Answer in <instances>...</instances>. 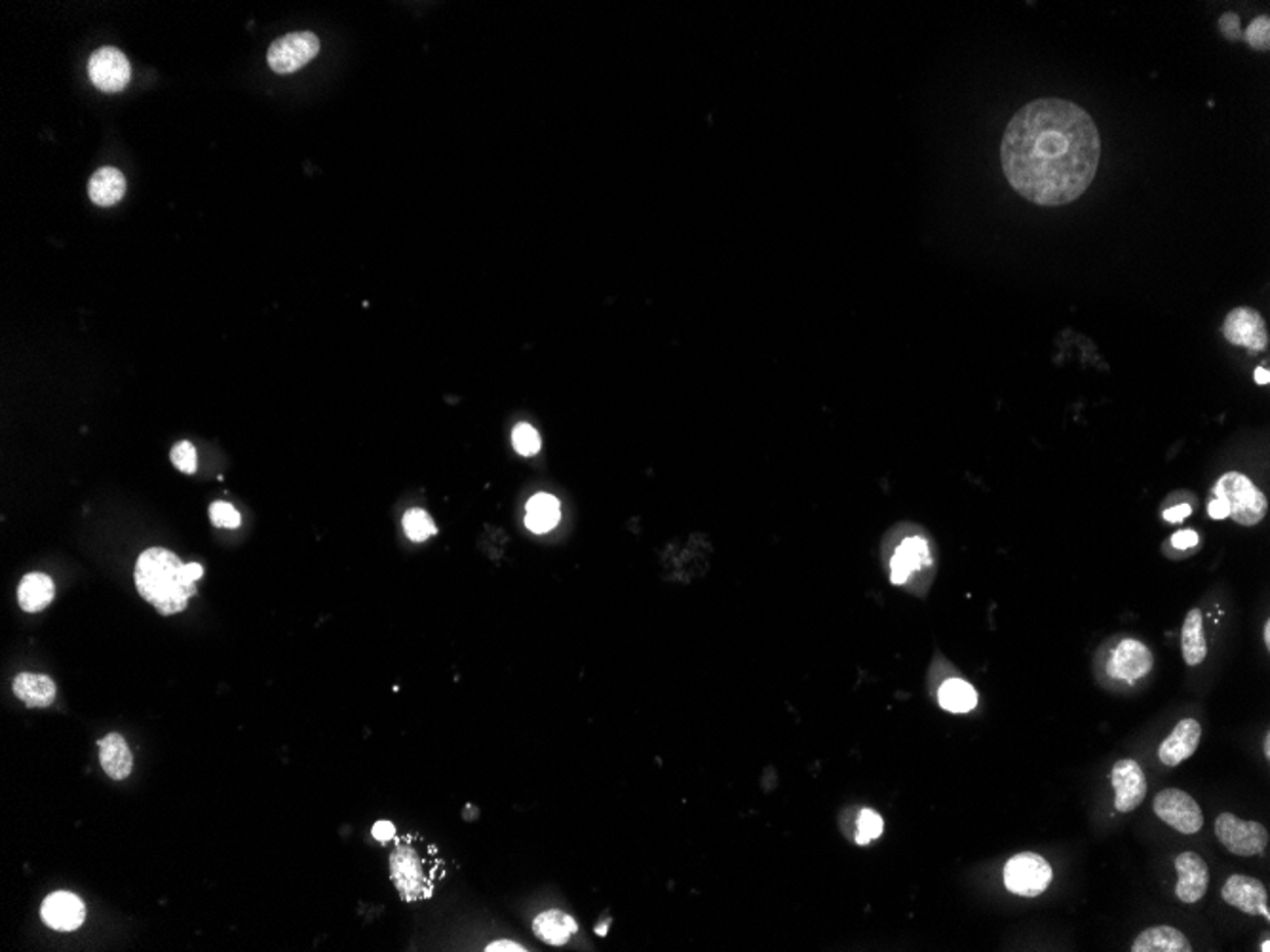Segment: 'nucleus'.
Listing matches in <instances>:
<instances>
[{
    "instance_id": "1",
    "label": "nucleus",
    "mask_w": 1270,
    "mask_h": 952,
    "mask_svg": "<svg viewBox=\"0 0 1270 952\" xmlns=\"http://www.w3.org/2000/svg\"><path fill=\"white\" fill-rule=\"evenodd\" d=\"M1102 137L1092 116L1067 99H1036L1006 126L1001 160L1008 183L1036 205H1066L1092 185Z\"/></svg>"
},
{
    "instance_id": "2",
    "label": "nucleus",
    "mask_w": 1270,
    "mask_h": 952,
    "mask_svg": "<svg viewBox=\"0 0 1270 952\" xmlns=\"http://www.w3.org/2000/svg\"><path fill=\"white\" fill-rule=\"evenodd\" d=\"M135 584L141 597L166 616L185 611L189 599L197 593V582L189 576L187 565L164 548H151L141 554L135 567Z\"/></svg>"
},
{
    "instance_id": "3",
    "label": "nucleus",
    "mask_w": 1270,
    "mask_h": 952,
    "mask_svg": "<svg viewBox=\"0 0 1270 952\" xmlns=\"http://www.w3.org/2000/svg\"><path fill=\"white\" fill-rule=\"evenodd\" d=\"M1211 496L1225 500L1229 506V516L1240 525L1251 526L1261 523L1269 512L1267 496L1244 474L1229 472L1217 479L1211 489Z\"/></svg>"
},
{
    "instance_id": "4",
    "label": "nucleus",
    "mask_w": 1270,
    "mask_h": 952,
    "mask_svg": "<svg viewBox=\"0 0 1270 952\" xmlns=\"http://www.w3.org/2000/svg\"><path fill=\"white\" fill-rule=\"evenodd\" d=\"M1215 835L1231 854L1240 857L1263 854L1269 846V831L1261 823L1240 820L1231 812L1217 816Z\"/></svg>"
},
{
    "instance_id": "5",
    "label": "nucleus",
    "mask_w": 1270,
    "mask_h": 952,
    "mask_svg": "<svg viewBox=\"0 0 1270 952\" xmlns=\"http://www.w3.org/2000/svg\"><path fill=\"white\" fill-rule=\"evenodd\" d=\"M1052 867L1042 855L1033 852L1014 855L1004 865V886L1021 897H1036L1052 883Z\"/></svg>"
},
{
    "instance_id": "6",
    "label": "nucleus",
    "mask_w": 1270,
    "mask_h": 952,
    "mask_svg": "<svg viewBox=\"0 0 1270 952\" xmlns=\"http://www.w3.org/2000/svg\"><path fill=\"white\" fill-rule=\"evenodd\" d=\"M1155 814L1183 835H1195L1203 827V816L1199 802L1181 789H1164L1155 796Z\"/></svg>"
},
{
    "instance_id": "7",
    "label": "nucleus",
    "mask_w": 1270,
    "mask_h": 952,
    "mask_svg": "<svg viewBox=\"0 0 1270 952\" xmlns=\"http://www.w3.org/2000/svg\"><path fill=\"white\" fill-rule=\"evenodd\" d=\"M320 52V40L314 33H292L278 38L268 48V66L274 72L288 74L310 64Z\"/></svg>"
},
{
    "instance_id": "8",
    "label": "nucleus",
    "mask_w": 1270,
    "mask_h": 952,
    "mask_svg": "<svg viewBox=\"0 0 1270 952\" xmlns=\"http://www.w3.org/2000/svg\"><path fill=\"white\" fill-rule=\"evenodd\" d=\"M88 74L101 92L116 94L128 86L132 78V66L118 48L107 46L94 52V56L90 58Z\"/></svg>"
},
{
    "instance_id": "9",
    "label": "nucleus",
    "mask_w": 1270,
    "mask_h": 952,
    "mask_svg": "<svg viewBox=\"0 0 1270 952\" xmlns=\"http://www.w3.org/2000/svg\"><path fill=\"white\" fill-rule=\"evenodd\" d=\"M1225 339L1237 346H1244L1251 352H1263L1269 344V331L1263 316L1247 306L1235 308L1223 326Z\"/></svg>"
},
{
    "instance_id": "10",
    "label": "nucleus",
    "mask_w": 1270,
    "mask_h": 952,
    "mask_svg": "<svg viewBox=\"0 0 1270 952\" xmlns=\"http://www.w3.org/2000/svg\"><path fill=\"white\" fill-rule=\"evenodd\" d=\"M1223 901L1249 917L1270 920L1269 891L1257 879L1233 875L1221 889Z\"/></svg>"
},
{
    "instance_id": "11",
    "label": "nucleus",
    "mask_w": 1270,
    "mask_h": 952,
    "mask_svg": "<svg viewBox=\"0 0 1270 952\" xmlns=\"http://www.w3.org/2000/svg\"><path fill=\"white\" fill-rule=\"evenodd\" d=\"M1111 782L1114 788V806L1122 814L1134 812L1147 796V778L1132 758H1122L1112 766Z\"/></svg>"
},
{
    "instance_id": "12",
    "label": "nucleus",
    "mask_w": 1270,
    "mask_h": 952,
    "mask_svg": "<svg viewBox=\"0 0 1270 952\" xmlns=\"http://www.w3.org/2000/svg\"><path fill=\"white\" fill-rule=\"evenodd\" d=\"M1155 657L1147 645L1136 639L1120 641L1109 659V673L1120 681L1136 683L1153 671Z\"/></svg>"
},
{
    "instance_id": "13",
    "label": "nucleus",
    "mask_w": 1270,
    "mask_h": 952,
    "mask_svg": "<svg viewBox=\"0 0 1270 952\" xmlns=\"http://www.w3.org/2000/svg\"><path fill=\"white\" fill-rule=\"evenodd\" d=\"M390 867H392L394 884L400 889L401 897L405 901H417L429 895V884L423 871V863L413 848L400 846L390 857Z\"/></svg>"
},
{
    "instance_id": "14",
    "label": "nucleus",
    "mask_w": 1270,
    "mask_h": 952,
    "mask_svg": "<svg viewBox=\"0 0 1270 952\" xmlns=\"http://www.w3.org/2000/svg\"><path fill=\"white\" fill-rule=\"evenodd\" d=\"M1177 886L1175 893L1183 903H1199L1209 886V869L1202 857L1195 852H1183L1175 857Z\"/></svg>"
},
{
    "instance_id": "15",
    "label": "nucleus",
    "mask_w": 1270,
    "mask_h": 952,
    "mask_svg": "<svg viewBox=\"0 0 1270 952\" xmlns=\"http://www.w3.org/2000/svg\"><path fill=\"white\" fill-rule=\"evenodd\" d=\"M40 915L48 928L72 931L84 924L86 907L78 895L70 891H56L44 899Z\"/></svg>"
},
{
    "instance_id": "16",
    "label": "nucleus",
    "mask_w": 1270,
    "mask_h": 952,
    "mask_svg": "<svg viewBox=\"0 0 1270 952\" xmlns=\"http://www.w3.org/2000/svg\"><path fill=\"white\" fill-rule=\"evenodd\" d=\"M1202 726L1195 719H1183L1175 724L1170 736L1162 742L1158 758L1164 766H1179L1183 760L1195 755L1201 746Z\"/></svg>"
},
{
    "instance_id": "17",
    "label": "nucleus",
    "mask_w": 1270,
    "mask_h": 952,
    "mask_svg": "<svg viewBox=\"0 0 1270 952\" xmlns=\"http://www.w3.org/2000/svg\"><path fill=\"white\" fill-rule=\"evenodd\" d=\"M930 561L929 544L921 536L905 538L898 546L894 558L890 561V580L896 586L905 584L917 570H921Z\"/></svg>"
},
{
    "instance_id": "18",
    "label": "nucleus",
    "mask_w": 1270,
    "mask_h": 952,
    "mask_svg": "<svg viewBox=\"0 0 1270 952\" xmlns=\"http://www.w3.org/2000/svg\"><path fill=\"white\" fill-rule=\"evenodd\" d=\"M100 760L105 774L113 780H126L132 774L134 758L126 740L120 734H109L100 740Z\"/></svg>"
},
{
    "instance_id": "19",
    "label": "nucleus",
    "mask_w": 1270,
    "mask_h": 952,
    "mask_svg": "<svg viewBox=\"0 0 1270 952\" xmlns=\"http://www.w3.org/2000/svg\"><path fill=\"white\" fill-rule=\"evenodd\" d=\"M1134 952H1191L1189 939L1171 926H1155L1137 935Z\"/></svg>"
},
{
    "instance_id": "20",
    "label": "nucleus",
    "mask_w": 1270,
    "mask_h": 952,
    "mask_svg": "<svg viewBox=\"0 0 1270 952\" xmlns=\"http://www.w3.org/2000/svg\"><path fill=\"white\" fill-rule=\"evenodd\" d=\"M14 694L27 707H48L54 703L58 689L54 681L40 673H22L14 681Z\"/></svg>"
},
{
    "instance_id": "21",
    "label": "nucleus",
    "mask_w": 1270,
    "mask_h": 952,
    "mask_svg": "<svg viewBox=\"0 0 1270 952\" xmlns=\"http://www.w3.org/2000/svg\"><path fill=\"white\" fill-rule=\"evenodd\" d=\"M88 193H90V198H92V202L96 205H101V207L114 205V204H118L122 200L124 193H126V177L116 167H109V165L101 167L94 173V177H92V181L88 185Z\"/></svg>"
},
{
    "instance_id": "22",
    "label": "nucleus",
    "mask_w": 1270,
    "mask_h": 952,
    "mask_svg": "<svg viewBox=\"0 0 1270 952\" xmlns=\"http://www.w3.org/2000/svg\"><path fill=\"white\" fill-rule=\"evenodd\" d=\"M533 929H535L536 937L540 941H544L548 945H554V947H562L572 937V933H576L578 926H576V922L572 917H568L567 913L552 909V911H546V913L536 917Z\"/></svg>"
},
{
    "instance_id": "23",
    "label": "nucleus",
    "mask_w": 1270,
    "mask_h": 952,
    "mask_svg": "<svg viewBox=\"0 0 1270 952\" xmlns=\"http://www.w3.org/2000/svg\"><path fill=\"white\" fill-rule=\"evenodd\" d=\"M1181 653L1189 665H1199L1207 657V641L1203 635L1201 609L1189 611L1181 629Z\"/></svg>"
},
{
    "instance_id": "24",
    "label": "nucleus",
    "mask_w": 1270,
    "mask_h": 952,
    "mask_svg": "<svg viewBox=\"0 0 1270 952\" xmlns=\"http://www.w3.org/2000/svg\"><path fill=\"white\" fill-rule=\"evenodd\" d=\"M54 593L56 588L52 578L42 572H33L22 580L18 590V601L25 612H38L52 603Z\"/></svg>"
},
{
    "instance_id": "25",
    "label": "nucleus",
    "mask_w": 1270,
    "mask_h": 952,
    "mask_svg": "<svg viewBox=\"0 0 1270 952\" xmlns=\"http://www.w3.org/2000/svg\"><path fill=\"white\" fill-rule=\"evenodd\" d=\"M560 520H562L560 502L552 494H536L529 500L525 523L536 534L552 530L554 526L560 523Z\"/></svg>"
},
{
    "instance_id": "26",
    "label": "nucleus",
    "mask_w": 1270,
    "mask_h": 952,
    "mask_svg": "<svg viewBox=\"0 0 1270 952\" xmlns=\"http://www.w3.org/2000/svg\"><path fill=\"white\" fill-rule=\"evenodd\" d=\"M937 700L945 711L969 713L977 705V692L963 679H949L939 687Z\"/></svg>"
},
{
    "instance_id": "27",
    "label": "nucleus",
    "mask_w": 1270,
    "mask_h": 952,
    "mask_svg": "<svg viewBox=\"0 0 1270 952\" xmlns=\"http://www.w3.org/2000/svg\"><path fill=\"white\" fill-rule=\"evenodd\" d=\"M403 530L413 542H425L435 534V525L432 518L425 510H411L403 518Z\"/></svg>"
},
{
    "instance_id": "28",
    "label": "nucleus",
    "mask_w": 1270,
    "mask_h": 952,
    "mask_svg": "<svg viewBox=\"0 0 1270 952\" xmlns=\"http://www.w3.org/2000/svg\"><path fill=\"white\" fill-rule=\"evenodd\" d=\"M883 829H884V821L877 812L862 810L856 823V842L862 846L870 844L871 840L883 835Z\"/></svg>"
},
{
    "instance_id": "29",
    "label": "nucleus",
    "mask_w": 1270,
    "mask_h": 952,
    "mask_svg": "<svg viewBox=\"0 0 1270 952\" xmlns=\"http://www.w3.org/2000/svg\"><path fill=\"white\" fill-rule=\"evenodd\" d=\"M512 439H514L516 451L520 455H523V457H531V455L538 453V449H540V437H538L535 428L531 427V425H518V427L514 428Z\"/></svg>"
},
{
    "instance_id": "30",
    "label": "nucleus",
    "mask_w": 1270,
    "mask_h": 952,
    "mask_svg": "<svg viewBox=\"0 0 1270 952\" xmlns=\"http://www.w3.org/2000/svg\"><path fill=\"white\" fill-rule=\"evenodd\" d=\"M171 462H173V466H175L177 470H181L183 474H195L197 468H199V457H197V449H195V445L189 443V441H181V443H177V445L171 449Z\"/></svg>"
},
{
    "instance_id": "31",
    "label": "nucleus",
    "mask_w": 1270,
    "mask_h": 952,
    "mask_svg": "<svg viewBox=\"0 0 1270 952\" xmlns=\"http://www.w3.org/2000/svg\"><path fill=\"white\" fill-rule=\"evenodd\" d=\"M209 518L213 525L219 528H238L242 523L240 514L227 502H213L209 508Z\"/></svg>"
},
{
    "instance_id": "32",
    "label": "nucleus",
    "mask_w": 1270,
    "mask_h": 952,
    "mask_svg": "<svg viewBox=\"0 0 1270 952\" xmlns=\"http://www.w3.org/2000/svg\"><path fill=\"white\" fill-rule=\"evenodd\" d=\"M1244 38L1255 50H1269V16H1261V18L1253 20V23L1247 27Z\"/></svg>"
},
{
    "instance_id": "33",
    "label": "nucleus",
    "mask_w": 1270,
    "mask_h": 952,
    "mask_svg": "<svg viewBox=\"0 0 1270 952\" xmlns=\"http://www.w3.org/2000/svg\"><path fill=\"white\" fill-rule=\"evenodd\" d=\"M1199 542H1201V538H1199V534L1195 530H1179V532H1175L1171 536V546L1177 548V550H1191V548L1199 546Z\"/></svg>"
},
{
    "instance_id": "34",
    "label": "nucleus",
    "mask_w": 1270,
    "mask_h": 952,
    "mask_svg": "<svg viewBox=\"0 0 1270 952\" xmlns=\"http://www.w3.org/2000/svg\"><path fill=\"white\" fill-rule=\"evenodd\" d=\"M1219 27H1221V33L1225 34V38H1231V40L1242 38V29H1240V20H1238L1237 14L1221 16Z\"/></svg>"
},
{
    "instance_id": "35",
    "label": "nucleus",
    "mask_w": 1270,
    "mask_h": 952,
    "mask_svg": "<svg viewBox=\"0 0 1270 952\" xmlns=\"http://www.w3.org/2000/svg\"><path fill=\"white\" fill-rule=\"evenodd\" d=\"M1191 512H1193V508L1189 504H1177V506H1173V508L1164 512V520L1170 521V523H1179V521L1187 520L1191 516Z\"/></svg>"
},
{
    "instance_id": "36",
    "label": "nucleus",
    "mask_w": 1270,
    "mask_h": 952,
    "mask_svg": "<svg viewBox=\"0 0 1270 952\" xmlns=\"http://www.w3.org/2000/svg\"><path fill=\"white\" fill-rule=\"evenodd\" d=\"M1207 514L1213 520H1225V518H1229V506L1225 504V500L1211 496V500L1207 504Z\"/></svg>"
},
{
    "instance_id": "37",
    "label": "nucleus",
    "mask_w": 1270,
    "mask_h": 952,
    "mask_svg": "<svg viewBox=\"0 0 1270 952\" xmlns=\"http://www.w3.org/2000/svg\"><path fill=\"white\" fill-rule=\"evenodd\" d=\"M373 837H375L377 840H383V842H385V840H390V839L394 837V825L388 823V821H379V823H375V827H373Z\"/></svg>"
},
{
    "instance_id": "38",
    "label": "nucleus",
    "mask_w": 1270,
    "mask_h": 952,
    "mask_svg": "<svg viewBox=\"0 0 1270 952\" xmlns=\"http://www.w3.org/2000/svg\"><path fill=\"white\" fill-rule=\"evenodd\" d=\"M487 951H489V952H495V951H514V952H523V951H525V949H523V947H522V945H518V943H514V941H506V939H504V941H495V943H491V945H489V947H487Z\"/></svg>"
},
{
    "instance_id": "39",
    "label": "nucleus",
    "mask_w": 1270,
    "mask_h": 952,
    "mask_svg": "<svg viewBox=\"0 0 1270 952\" xmlns=\"http://www.w3.org/2000/svg\"><path fill=\"white\" fill-rule=\"evenodd\" d=\"M1255 381H1257L1259 385H1263V386H1265V385H1269V381H1270L1269 371H1267L1265 367H1259V369L1255 371Z\"/></svg>"
},
{
    "instance_id": "40",
    "label": "nucleus",
    "mask_w": 1270,
    "mask_h": 952,
    "mask_svg": "<svg viewBox=\"0 0 1270 952\" xmlns=\"http://www.w3.org/2000/svg\"><path fill=\"white\" fill-rule=\"evenodd\" d=\"M1263 635H1265V643H1267V647H1270V637H1269V635H1270V622H1267V624H1265V631H1263Z\"/></svg>"
},
{
    "instance_id": "41",
    "label": "nucleus",
    "mask_w": 1270,
    "mask_h": 952,
    "mask_svg": "<svg viewBox=\"0 0 1270 952\" xmlns=\"http://www.w3.org/2000/svg\"><path fill=\"white\" fill-rule=\"evenodd\" d=\"M1265 753H1267V756L1270 755V751H1269V734H1267V738H1265Z\"/></svg>"
},
{
    "instance_id": "42",
    "label": "nucleus",
    "mask_w": 1270,
    "mask_h": 952,
    "mask_svg": "<svg viewBox=\"0 0 1270 952\" xmlns=\"http://www.w3.org/2000/svg\"><path fill=\"white\" fill-rule=\"evenodd\" d=\"M1261 951H1263V952H1269V951H1270V943H1269V941H1265V943H1263V947H1261Z\"/></svg>"
}]
</instances>
